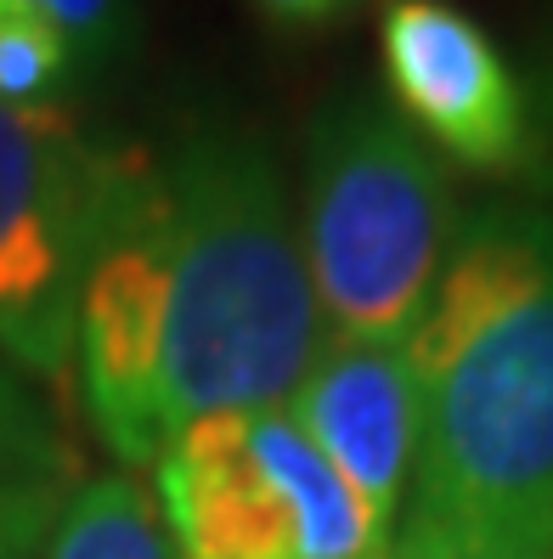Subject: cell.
Listing matches in <instances>:
<instances>
[{"label":"cell","instance_id":"cell-7","mask_svg":"<svg viewBox=\"0 0 553 559\" xmlns=\"http://www.w3.org/2000/svg\"><path fill=\"white\" fill-rule=\"evenodd\" d=\"M378 69L389 108L452 164H464L474 176L537 170V96L464 7H452V0H384Z\"/></svg>","mask_w":553,"mask_h":559},{"label":"cell","instance_id":"cell-14","mask_svg":"<svg viewBox=\"0 0 553 559\" xmlns=\"http://www.w3.org/2000/svg\"><path fill=\"white\" fill-rule=\"evenodd\" d=\"M260 17H272L277 28H334L345 23L362 0H249Z\"/></svg>","mask_w":553,"mask_h":559},{"label":"cell","instance_id":"cell-8","mask_svg":"<svg viewBox=\"0 0 553 559\" xmlns=\"http://www.w3.org/2000/svg\"><path fill=\"white\" fill-rule=\"evenodd\" d=\"M294 424L350 480L389 532L401 525L418 441H424V384L407 345L322 340L294 396Z\"/></svg>","mask_w":553,"mask_h":559},{"label":"cell","instance_id":"cell-10","mask_svg":"<svg viewBox=\"0 0 553 559\" xmlns=\"http://www.w3.org/2000/svg\"><path fill=\"white\" fill-rule=\"evenodd\" d=\"M46 559H181V554L165 520H158L153 491L136 475H96L62 509Z\"/></svg>","mask_w":553,"mask_h":559},{"label":"cell","instance_id":"cell-12","mask_svg":"<svg viewBox=\"0 0 553 559\" xmlns=\"http://www.w3.org/2000/svg\"><path fill=\"white\" fill-rule=\"evenodd\" d=\"M23 7H40L69 28L91 62V74H103L136 40V0H23Z\"/></svg>","mask_w":553,"mask_h":559},{"label":"cell","instance_id":"cell-1","mask_svg":"<svg viewBox=\"0 0 553 559\" xmlns=\"http://www.w3.org/2000/svg\"><path fill=\"white\" fill-rule=\"evenodd\" d=\"M407 350L424 441L396 543L553 532V204L458 221Z\"/></svg>","mask_w":553,"mask_h":559},{"label":"cell","instance_id":"cell-13","mask_svg":"<svg viewBox=\"0 0 553 559\" xmlns=\"http://www.w3.org/2000/svg\"><path fill=\"white\" fill-rule=\"evenodd\" d=\"M389 559H553V532H480V537L389 543Z\"/></svg>","mask_w":553,"mask_h":559},{"label":"cell","instance_id":"cell-4","mask_svg":"<svg viewBox=\"0 0 553 559\" xmlns=\"http://www.w3.org/2000/svg\"><path fill=\"white\" fill-rule=\"evenodd\" d=\"M153 480L181 559H389L396 543L282 407L192 418Z\"/></svg>","mask_w":553,"mask_h":559},{"label":"cell","instance_id":"cell-11","mask_svg":"<svg viewBox=\"0 0 553 559\" xmlns=\"http://www.w3.org/2000/svg\"><path fill=\"white\" fill-rule=\"evenodd\" d=\"M91 62L51 12L0 0V108H74Z\"/></svg>","mask_w":553,"mask_h":559},{"label":"cell","instance_id":"cell-2","mask_svg":"<svg viewBox=\"0 0 553 559\" xmlns=\"http://www.w3.org/2000/svg\"><path fill=\"white\" fill-rule=\"evenodd\" d=\"M165 187L158 418L170 447L192 418L294 402L322 350V306L282 170L254 130L226 119L187 124L165 153Z\"/></svg>","mask_w":553,"mask_h":559},{"label":"cell","instance_id":"cell-9","mask_svg":"<svg viewBox=\"0 0 553 559\" xmlns=\"http://www.w3.org/2000/svg\"><path fill=\"white\" fill-rule=\"evenodd\" d=\"M80 486V452L57 407L0 356V548L40 559Z\"/></svg>","mask_w":553,"mask_h":559},{"label":"cell","instance_id":"cell-15","mask_svg":"<svg viewBox=\"0 0 553 559\" xmlns=\"http://www.w3.org/2000/svg\"><path fill=\"white\" fill-rule=\"evenodd\" d=\"M0 559H28V554H12V548H0Z\"/></svg>","mask_w":553,"mask_h":559},{"label":"cell","instance_id":"cell-5","mask_svg":"<svg viewBox=\"0 0 553 559\" xmlns=\"http://www.w3.org/2000/svg\"><path fill=\"white\" fill-rule=\"evenodd\" d=\"M119 142L74 108H0V356L40 390L74 373V322Z\"/></svg>","mask_w":553,"mask_h":559},{"label":"cell","instance_id":"cell-6","mask_svg":"<svg viewBox=\"0 0 553 559\" xmlns=\"http://www.w3.org/2000/svg\"><path fill=\"white\" fill-rule=\"evenodd\" d=\"M165 272H170V187L165 158L119 142L103 226L91 243L74 322V373L103 447L124 469H153L165 452L158 356H165Z\"/></svg>","mask_w":553,"mask_h":559},{"label":"cell","instance_id":"cell-3","mask_svg":"<svg viewBox=\"0 0 553 559\" xmlns=\"http://www.w3.org/2000/svg\"><path fill=\"white\" fill-rule=\"evenodd\" d=\"M458 192L418 130L373 91H339L305 130L300 243L334 340L407 345L424 317Z\"/></svg>","mask_w":553,"mask_h":559}]
</instances>
